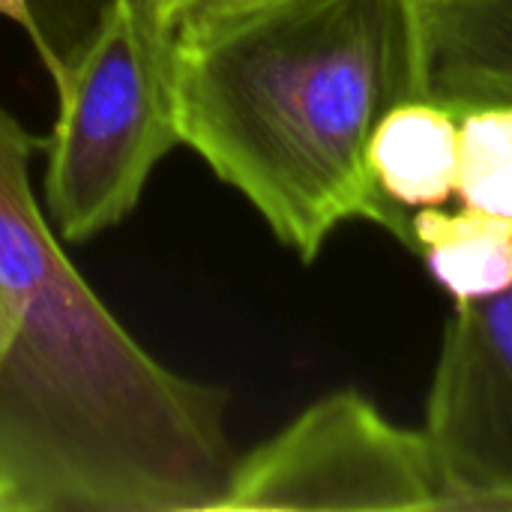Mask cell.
Returning <instances> with one entry per match:
<instances>
[{
	"instance_id": "1",
	"label": "cell",
	"mask_w": 512,
	"mask_h": 512,
	"mask_svg": "<svg viewBox=\"0 0 512 512\" xmlns=\"http://www.w3.org/2000/svg\"><path fill=\"white\" fill-rule=\"evenodd\" d=\"M0 105V512H213L228 393L159 363L96 297Z\"/></svg>"
},
{
	"instance_id": "2",
	"label": "cell",
	"mask_w": 512,
	"mask_h": 512,
	"mask_svg": "<svg viewBox=\"0 0 512 512\" xmlns=\"http://www.w3.org/2000/svg\"><path fill=\"white\" fill-rule=\"evenodd\" d=\"M423 99L417 0H252L174 30L180 141L312 264L348 219L414 249L369 171L378 123Z\"/></svg>"
},
{
	"instance_id": "3",
	"label": "cell",
	"mask_w": 512,
	"mask_h": 512,
	"mask_svg": "<svg viewBox=\"0 0 512 512\" xmlns=\"http://www.w3.org/2000/svg\"><path fill=\"white\" fill-rule=\"evenodd\" d=\"M45 138V204L60 240L117 228L180 141L174 30L150 0H105L54 84Z\"/></svg>"
},
{
	"instance_id": "4",
	"label": "cell",
	"mask_w": 512,
	"mask_h": 512,
	"mask_svg": "<svg viewBox=\"0 0 512 512\" xmlns=\"http://www.w3.org/2000/svg\"><path fill=\"white\" fill-rule=\"evenodd\" d=\"M252 510H456V504L429 438L390 423L357 390H342L234 459L213 512Z\"/></svg>"
},
{
	"instance_id": "5",
	"label": "cell",
	"mask_w": 512,
	"mask_h": 512,
	"mask_svg": "<svg viewBox=\"0 0 512 512\" xmlns=\"http://www.w3.org/2000/svg\"><path fill=\"white\" fill-rule=\"evenodd\" d=\"M423 435L456 510L512 512V288L456 303Z\"/></svg>"
},
{
	"instance_id": "6",
	"label": "cell",
	"mask_w": 512,
	"mask_h": 512,
	"mask_svg": "<svg viewBox=\"0 0 512 512\" xmlns=\"http://www.w3.org/2000/svg\"><path fill=\"white\" fill-rule=\"evenodd\" d=\"M423 99L456 120L512 108V0H417Z\"/></svg>"
},
{
	"instance_id": "7",
	"label": "cell",
	"mask_w": 512,
	"mask_h": 512,
	"mask_svg": "<svg viewBox=\"0 0 512 512\" xmlns=\"http://www.w3.org/2000/svg\"><path fill=\"white\" fill-rule=\"evenodd\" d=\"M369 171L378 195L402 213L444 207L459 177V120L426 99L396 105L372 135Z\"/></svg>"
},
{
	"instance_id": "8",
	"label": "cell",
	"mask_w": 512,
	"mask_h": 512,
	"mask_svg": "<svg viewBox=\"0 0 512 512\" xmlns=\"http://www.w3.org/2000/svg\"><path fill=\"white\" fill-rule=\"evenodd\" d=\"M414 252L456 303L512 288V219L462 204L459 213L420 207L411 219Z\"/></svg>"
},
{
	"instance_id": "9",
	"label": "cell",
	"mask_w": 512,
	"mask_h": 512,
	"mask_svg": "<svg viewBox=\"0 0 512 512\" xmlns=\"http://www.w3.org/2000/svg\"><path fill=\"white\" fill-rule=\"evenodd\" d=\"M456 195L512 219V108H480L459 120Z\"/></svg>"
},
{
	"instance_id": "10",
	"label": "cell",
	"mask_w": 512,
	"mask_h": 512,
	"mask_svg": "<svg viewBox=\"0 0 512 512\" xmlns=\"http://www.w3.org/2000/svg\"><path fill=\"white\" fill-rule=\"evenodd\" d=\"M27 33L36 57L42 60L51 84L63 75L69 57L84 42L90 27L99 18L105 0H21Z\"/></svg>"
},
{
	"instance_id": "11",
	"label": "cell",
	"mask_w": 512,
	"mask_h": 512,
	"mask_svg": "<svg viewBox=\"0 0 512 512\" xmlns=\"http://www.w3.org/2000/svg\"><path fill=\"white\" fill-rule=\"evenodd\" d=\"M153 9L162 15V21L177 30L195 18H204V15H213V12H222V9H231V6H243V3H252V0H150Z\"/></svg>"
},
{
	"instance_id": "12",
	"label": "cell",
	"mask_w": 512,
	"mask_h": 512,
	"mask_svg": "<svg viewBox=\"0 0 512 512\" xmlns=\"http://www.w3.org/2000/svg\"><path fill=\"white\" fill-rule=\"evenodd\" d=\"M0 15L9 18V21H15L21 27V21H24V3L21 0H0Z\"/></svg>"
}]
</instances>
